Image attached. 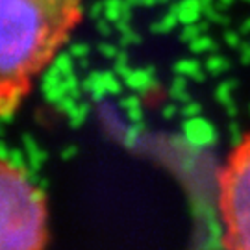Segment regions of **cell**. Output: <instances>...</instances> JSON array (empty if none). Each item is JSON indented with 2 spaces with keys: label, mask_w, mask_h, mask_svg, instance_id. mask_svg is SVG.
Returning a JSON list of instances; mask_svg holds the SVG:
<instances>
[{
  "label": "cell",
  "mask_w": 250,
  "mask_h": 250,
  "mask_svg": "<svg viewBox=\"0 0 250 250\" xmlns=\"http://www.w3.org/2000/svg\"><path fill=\"white\" fill-rule=\"evenodd\" d=\"M83 15V0H0V117L17 111Z\"/></svg>",
  "instance_id": "cell-1"
},
{
  "label": "cell",
  "mask_w": 250,
  "mask_h": 250,
  "mask_svg": "<svg viewBox=\"0 0 250 250\" xmlns=\"http://www.w3.org/2000/svg\"><path fill=\"white\" fill-rule=\"evenodd\" d=\"M219 215L226 250H250V132L228 154L219 172Z\"/></svg>",
  "instance_id": "cell-3"
},
{
  "label": "cell",
  "mask_w": 250,
  "mask_h": 250,
  "mask_svg": "<svg viewBox=\"0 0 250 250\" xmlns=\"http://www.w3.org/2000/svg\"><path fill=\"white\" fill-rule=\"evenodd\" d=\"M46 243L43 191L21 167L0 158V250H46Z\"/></svg>",
  "instance_id": "cell-2"
}]
</instances>
